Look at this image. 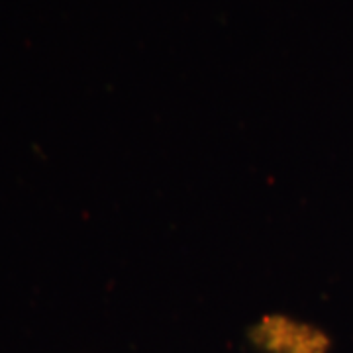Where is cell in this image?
<instances>
[{
	"label": "cell",
	"instance_id": "6da1fadb",
	"mask_svg": "<svg viewBox=\"0 0 353 353\" xmlns=\"http://www.w3.org/2000/svg\"><path fill=\"white\" fill-rule=\"evenodd\" d=\"M248 338L261 353H330L332 340L324 330L285 314H267L255 322Z\"/></svg>",
	"mask_w": 353,
	"mask_h": 353
}]
</instances>
